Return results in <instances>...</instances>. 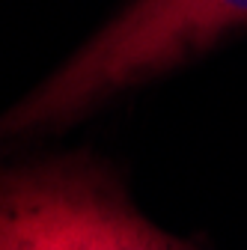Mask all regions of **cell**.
I'll return each mask as SVG.
<instances>
[{"label": "cell", "mask_w": 247, "mask_h": 250, "mask_svg": "<svg viewBox=\"0 0 247 250\" xmlns=\"http://www.w3.org/2000/svg\"><path fill=\"white\" fill-rule=\"evenodd\" d=\"M247 27V0H128L51 78L0 116V146L81 119Z\"/></svg>", "instance_id": "1"}, {"label": "cell", "mask_w": 247, "mask_h": 250, "mask_svg": "<svg viewBox=\"0 0 247 250\" xmlns=\"http://www.w3.org/2000/svg\"><path fill=\"white\" fill-rule=\"evenodd\" d=\"M0 250H197L134 206L89 155H54L0 170Z\"/></svg>", "instance_id": "2"}]
</instances>
